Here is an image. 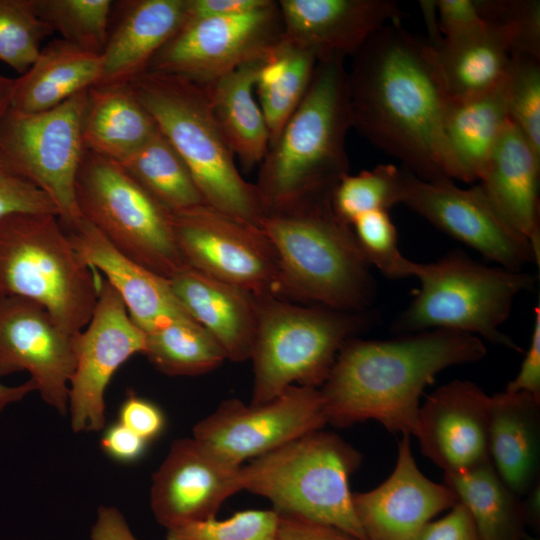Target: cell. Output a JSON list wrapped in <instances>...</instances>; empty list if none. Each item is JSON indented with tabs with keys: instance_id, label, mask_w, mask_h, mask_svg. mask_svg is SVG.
I'll return each mask as SVG.
<instances>
[{
	"instance_id": "obj_1",
	"label": "cell",
	"mask_w": 540,
	"mask_h": 540,
	"mask_svg": "<svg viewBox=\"0 0 540 540\" xmlns=\"http://www.w3.org/2000/svg\"><path fill=\"white\" fill-rule=\"evenodd\" d=\"M352 58V127L420 179L464 182L445 133L450 96L431 43L390 23Z\"/></svg>"
},
{
	"instance_id": "obj_2",
	"label": "cell",
	"mask_w": 540,
	"mask_h": 540,
	"mask_svg": "<svg viewBox=\"0 0 540 540\" xmlns=\"http://www.w3.org/2000/svg\"><path fill=\"white\" fill-rule=\"evenodd\" d=\"M482 339L427 330L388 340H349L319 388L327 424L344 428L367 420L390 433L416 435L420 398L442 370L482 360Z\"/></svg>"
},
{
	"instance_id": "obj_3",
	"label": "cell",
	"mask_w": 540,
	"mask_h": 540,
	"mask_svg": "<svg viewBox=\"0 0 540 540\" xmlns=\"http://www.w3.org/2000/svg\"><path fill=\"white\" fill-rule=\"evenodd\" d=\"M350 128L345 57L318 59L303 99L260 163L255 187L265 213L331 197L349 174Z\"/></svg>"
},
{
	"instance_id": "obj_4",
	"label": "cell",
	"mask_w": 540,
	"mask_h": 540,
	"mask_svg": "<svg viewBox=\"0 0 540 540\" xmlns=\"http://www.w3.org/2000/svg\"><path fill=\"white\" fill-rule=\"evenodd\" d=\"M332 196L267 212L259 228L277 255L280 298L368 312L375 293L371 265L352 227L332 207Z\"/></svg>"
},
{
	"instance_id": "obj_5",
	"label": "cell",
	"mask_w": 540,
	"mask_h": 540,
	"mask_svg": "<svg viewBox=\"0 0 540 540\" xmlns=\"http://www.w3.org/2000/svg\"><path fill=\"white\" fill-rule=\"evenodd\" d=\"M129 85L186 163L204 204L259 228L265 215L259 194L255 184L239 173L204 87L181 76L152 71Z\"/></svg>"
},
{
	"instance_id": "obj_6",
	"label": "cell",
	"mask_w": 540,
	"mask_h": 540,
	"mask_svg": "<svg viewBox=\"0 0 540 540\" xmlns=\"http://www.w3.org/2000/svg\"><path fill=\"white\" fill-rule=\"evenodd\" d=\"M102 279L81 260L57 215L0 218V296L39 303L62 331L75 335L92 317Z\"/></svg>"
},
{
	"instance_id": "obj_7",
	"label": "cell",
	"mask_w": 540,
	"mask_h": 540,
	"mask_svg": "<svg viewBox=\"0 0 540 540\" xmlns=\"http://www.w3.org/2000/svg\"><path fill=\"white\" fill-rule=\"evenodd\" d=\"M362 461L342 437L319 429L243 464L242 490L268 499L279 515L331 525L366 540L349 487Z\"/></svg>"
},
{
	"instance_id": "obj_8",
	"label": "cell",
	"mask_w": 540,
	"mask_h": 540,
	"mask_svg": "<svg viewBox=\"0 0 540 540\" xmlns=\"http://www.w3.org/2000/svg\"><path fill=\"white\" fill-rule=\"evenodd\" d=\"M414 277L420 289L393 322L394 333L450 330L522 351L501 326L515 299L534 286L533 274L487 266L454 250L434 262H417Z\"/></svg>"
},
{
	"instance_id": "obj_9",
	"label": "cell",
	"mask_w": 540,
	"mask_h": 540,
	"mask_svg": "<svg viewBox=\"0 0 540 540\" xmlns=\"http://www.w3.org/2000/svg\"><path fill=\"white\" fill-rule=\"evenodd\" d=\"M257 299L251 404L270 401L294 385L319 389L343 346L373 322L369 312L300 305L276 296Z\"/></svg>"
},
{
	"instance_id": "obj_10",
	"label": "cell",
	"mask_w": 540,
	"mask_h": 540,
	"mask_svg": "<svg viewBox=\"0 0 540 540\" xmlns=\"http://www.w3.org/2000/svg\"><path fill=\"white\" fill-rule=\"evenodd\" d=\"M75 196L81 216L135 262L166 279L185 265L171 212L118 162L85 150Z\"/></svg>"
},
{
	"instance_id": "obj_11",
	"label": "cell",
	"mask_w": 540,
	"mask_h": 540,
	"mask_svg": "<svg viewBox=\"0 0 540 540\" xmlns=\"http://www.w3.org/2000/svg\"><path fill=\"white\" fill-rule=\"evenodd\" d=\"M87 91L40 113L9 109L0 123V151L18 174L49 197L64 228L82 217L75 181L86 150L83 118Z\"/></svg>"
},
{
	"instance_id": "obj_12",
	"label": "cell",
	"mask_w": 540,
	"mask_h": 540,
	"mask_svg": "<svg viewBox=\"0 0 540 540\" xmlns=\"http://www.w3.org/2000/svg\"><path fill=\"white\" fill-rule=\"evenodd\" d=\"M171 223L185 265L257 297L280 298L277 255L260 228L205 204L171 212Z\"/></svg>"
},
{
	"instance_id": "obj_13",
	"label": "cell",
	"mask_w": 540,
	"mask_h": 540,
	"mask_svg": "<svg viewBox=\"0 0 540 540\" xmlns=\"http://www.w3.org/2000/svg\"><path fill=\"white\" fill-rule=\"evenodd\" d=\"M278 1L252 12L187 20L160 49L147 71L205 86L238 67L264 60L282 40Z\"/></svg>"
},
{
	"instance_id": "obj_14",
	"label": "cell",
	"mask_w": 540,
	"mask_h": 540,
	"mask_svg": "<svg viewBox=\"0 0 540 540\" xmlns=\"http://www.w3.org/2000/svg\"><path fill=\"white\" fill-rule=\"evenodd\" d=\"M327 424L319 389L290 386L261 404L223 400L193 427V438L235 465Z\"/></svg>"
},
{
	"instance_id": "obj_15",
	"label": "cell",
	"mask_w": 540,
	"mask_h": 540,
	"mask_svg": "<svg viewBox=\"0 0 540 540\" xmlns=\"http://www.w3.org/2000/svg\"><path fill=\"white\" fill-rule=\"evenodd\" d=\"M145 334L131 320L116 290L103 278L92 317L74 335L75 369L69 384L68 411L76 433L105 426L104 395L115 372L142 353Z\"/></svg>"
},
{
	"instance_id": "obj_16",
	"label": "cell",
	"mask_w": 540,
	"mask_h": 540,
	"mask_svg": "<svg viewBox=\"0 0 540 540\" xmlns=\"http://www.w3.org/2000/svg\"><path fill=\"white\" fill-rule=\"evenodd\" d=\"M402 204L500 267L522 271L530 263L539 265L530 242L503 221L479 185L464 189L452 180L427 181L404 169Z\"/></svg>"
},
{
	"instance_id": "obj_17",
	"label": "cell",
	"mask_w": 540,
	"mask_h": 540,
	"mask_svg": "<svg viewBox=\"0 0 540 540\" xmlns=\"http://www.w3.org/2000/svg\"><path fill=\"white\" fill-rule=\"evenodd\" d=\"M74 369V335L39 303L0 296V376L27 371L43 401L65 415Z\"/></svg>"
},
{
	"instance_id": "obj_18",
	"label": "cell",
	"mask_w": 540,
	"mask_h": 540,
	"mask_svg": "<svg viewBox=\"0 0 540 540\" xmlns=\"http://www.w3.org/2000/svg\"><path fill=\"white\" fill-rule=\"evenodd\" d=\"M241 467L193 437L175 440L152 476L155 519L168 530L216 518L223 503L242 491Z\"/></svg>"
},
{
	"instance_id": "obj_19",
	"label": "cell",
	"mask_w": 540,
	"mask_h": 540,
	"mask_svg": "<svg viewBox=\"0 0 540 540\" xmlns=\"http://www.w3.org/2000/svg\"><path fill=\"white\" fill-rule=\"evenodd\" d=\"M352 502L366 540H414L434 516L458 503L445 484L421 472L408 434L398 443L391 474L377 487L353 493Z\"/></svg>"
},
{
	"instance_id": "obj_20",
	"label": "cell",
	"mask_w": 540,
	"mask_h": 540,
	"mask_svg": "<svg viewBox=\"0 0 540 540\" xmlns=\"http://www.w3.org/2000/svg\"><path fill=\"white\" fill-rule=\"evenodd\" d=\"M490 396L472 381L437 388L419 409L416 437L424 456L444 473L489 460Z\"/></svg>"
},
{
	"instance_id": "obj_21",
	"label": "cell",
	"mask_w": 540,
	"mask_h": 540,
	"mask_svg": "<svg viewBox=\"0 0 540 540\" xmlns=\"http://www.w3.org/2000/svg\"><path fill=\"white\" fill-rule=\"evenodd\" d=\"M282 38L318 59L353 56L379 29L399 22L389 0H279Z\"/></svg>"
},
{
	"instance_id": "obj_22",
	"label": "cell",
	"mask_w": 540,
	"mask_h": 540,
	"mask_svg": "<svg viewBox=\"0 0 540 540\" xmlns=\"http://www.w3.org/2000/svg\"><path fill=\"white\" fill-rule=\"evenodd\" d=\"M64 229L81 260L105 276L144 333L169 317L187 313L168 279L121 253L85 218Z\"/></svg>"
},
{
	"instance_id": "obj_23",
	"label": "cell",
	"mask_w": 540,
	"mask_h": 540,
	"mask_svg": "<svg viewBox=\"0 0 540 540\" xmlns=\"http://www.w3.org/2000/svg\"><path fill=\"white\" fill-rule=\"evenodd\" d=\"M168 280L183 309L215 338L228 360H250L258 322L257 296L187 265Z\"/></svg>"
},
{
	"instance_id": "obj_24",
	"label": "cell",
	"mask_w": 540,
	"mask_h": 540,
	"mask_svg": "<svg viewBox=\"0 0 540 540\" xmlns=\"http://www.w3.org/2000/svg\"><path fill=\"white\" fill-rule=\"evenodd\" d=\"M539 180L540 156L509 121L478 185L496 213L540 256Z\"/></svg>"
},
{
	"instance_id": "obj_25",
	"label": "cell",
	"mask_w": 540,
	"mask_h": 540,
	"mask_svg": "<svg viewBox=\"0 0 540 540\" xmlns=\"http://www.w3.org/2000/svg\"><path fill=\"white\" fill-rule=\"evenodd\" d=\"M121 7L100 54L101 73L95 86L126 85L146 72L186 21V0H132Z\"/></svg>"
},
{
	"instance_id": "obj_26",
	"label": "cell",
	"mask_w": 540,
	"mask_h": 540,
	"mask_svg": "<svg viewBox=\"0 0 540 540\" xmlns=\"http://www.w3.org/2000/svg\"><path fill=\"white\" fill-rule=\"evenodd\" d=\"M488 454L518 496H526L539 484L540 399L525 392L490 396Z\"/></svg>"
},
{
	"instance_id": "obj_27",
	"label": "cell",
	"mask_w": 540,
	"mask_h": 540,
	"mask_svg": "<svg viewBox=\"0 0 540 540\" xmlns=\"http://www.w3.org/2000/svg\"><path fill=\"white\" fill-rule=\"evenodd\" d=\"M100 73V55L56 39L15 79L10 109L23 114L50 110L97 85Z\"/></svg>"
},
{
	"instance_id": "obj_28",
	"label": "cell",
	"mask_w": 540,
	"mask_h": 540,
	"mask_svg": "<svg viewBox=\"0 0 540 540\" xmlns=\"http://www.w3.org/2000/svg\"><path fill=\"white\" fill-rule=\"evenodd\" d=\"M263 60L244 64L203 86L214 119L233 155L244 169L260 165L270 144L254 89Z\"/></svg>"
},
{
	"instance_id": "obj_29",
	"label": "cell",
	"mask_w": 540,
	"mask_h": 540,
	"mask_svg": "<svg viewBox=\"0 0 540 540\" xmlns=\"http://www.w3.org/2000/svg\"><path fill=\"white\" fill-rule=\"evenodd\" d=\"M157 130L156 122L129 84L88 89L83 118L86 150L120 163Z\"/></svg>"
},
{
	"instance_id": "obj_30",
	"label": "cell",
	"mask_w": 540,
	"mask_h": 540,
	"mask_svg": "<svg viewBox=\"0 0 540 540\" xmlns=\"http://www.w3.org/2000/svg\"><path fill=\"white\" fill-rule=\"evenodd\" d=\"M431 45L450 98L489 91L507 78L511 44L507 32L497 24L488 22L479 31L441 38Z\"/></svg>"
},
{
	"instance_id": "obj_31",
	"label": "cell",
	"mask_w": 540,
	"mask_h": 540,
	"mask_svg": "<svg viewBox=\"0 0 540 540\" xmlns=\"http://www.w3.org/2000/svg\"><path fill=\"white\" fill-rule=\"evenodd\" d=\"M509 121L507 78L489 91L449 99L445 133L465 183L479 180Z\"/></svg>"
},
{
	"instance_id": "obj_32",
	"label": "cell",
	"mask_w": 540,
	"mask_h": 540,
	"mask_svg": "<svg viewBox=\"0 0 540 540\" xmlns=\"http://www.w3.org/2000/svg\"><path fill=\"white\" fill-rule=\"evenodd\" d=\"M462 504L481 540H524L523 502L502 480L490 459L474 467L444 473V483Z\"/></svg>"
},
{
	"instance_id": "obj_33",
	"label": "cell",
	"mask_w": 540,
	"mask_h": 540,
	"mask_svg": "<svg viewBox=\"0 0 540 540\" xmlns=\"http://www.w3.org/2000/svg\"><path fill=\"white\" fill-rule=\"evenodd\" d=\"M144 334L143 354L169 376L206 374L227 359L215 338L187 313L169 317Z\"/></svg>"
},
{
	"instance_id": "obj_34",
	"label": "cell",
	"mask_w": 540,
	"mask_h": 540,
	"mask_svg": "<svg viewBox=\"0 0 540 540\" xmlns=\"http://www.w3.org/2000/svg\"><path fill=\"white\" fill-rule=\"evenodd\" d=\"M316 64L314 53L283 38L263 60L255 89L269 130V146L303 99Z\"/></svg>"
},
{
	"instance_id": "obj_35",
	"label": "cell",
	"mask_w": 540,
	"mask_h": 540,
	"mask_svg": "<svg viewBox=\"0 0 540 540\" xmlns=\"http://www.w3.org/2000/svg\"><path fill=\"white\" fill-rule=\"evenodd\" d=\"M119 164L169 212L204 204L189 168L159 129Z\"/></svg>"
},
{
	"instance_id": "obj_36",
	"label": "cell",
	"mask_w": 540,
	"mask_h": 540,
	"mask_svg": "<svg viewBox=\"0 0 540 540\" xmlns=\"http://www.w3.org/2000/svg\"><path fill=\"white\" fill-rule=\"evenodd\" d=\"M36 15L62 40L100 55L109 35L110 0H31Z\"/></svg>"
},
{
	"instance_id": "obj_37",
	"label": "cell",
	"mask_w": 540,
	"mask_h": 540,
	"mask_svg": "<svg viewBox=\"0 0 540 540\" xmlns=\"http://www.w3.org/2000/svg\"><path fill=\"white\" fill-rule=\"evenodd\" d=\"M404 169L392 164H381L357 175L342 177L332 194V207L346 224L361 215L385 210L402 203Z\"/></svg>"
},
{
	"instance_id": "obj_38",
	"label": "cell",
	"mask_w": 540,
	"mask_h": 540,
	"mask_svg": "<svg viewBox=\"0 0 540 540\" xmlns=\"http://www.w3.org/2000/svg\"><path fill=\"white\" fill-rule=\"evenodd\" d=\"M51 33L31 0H0V60L19 74L35 62L42 40Z\"/></svg>"
},
{
	"instance_id": "obj_39",
	"label": "cell",
	"mask_w": 540,
	"mask_h": 540,
	"mask_svg": "<svg viewBox=\"0 0 540 540\" xmlns=\"http://www.w3.org/2000/svg\"><path fill=\"white\" fill-rule=\"evenodd\" d=\"M507 103L510 121L540 156V59L511 55Z\"/></svg>"
},
{
	"instance_id": "obj_40",
	"label": "cell",
	"mask_w": 540,
	"mask_h": 540,
	"mask_svg": "<svg viewBox=\"0 0 540 540\" xmlns=\"http://www.w3.org/2000/svg\"><path fill=\"white\" fill-rule=\"evenodd\" d=\"M368 263L385 277L402 279L415 274L417 262L407 259L388 211L377 210L359 216L351 225Z\"/></svg>"
},
{
	"instance_id": "obj_41",
	"label": "cell",
	"mask_w": 540,
	"mask_h": 540,
	"mask_svg": "<svg viewBox=\"0 0 540 540\" xmlns=\"http://www.w3.org/2000/svg\"><path fill=\"white\" fill-rule=\"evenodd\" d=\"M278 528L279 515L273 509H252L168 529L166 540H279Z\"/></svg>"
},
{
	"instance_id": "obj_42",
	"label": "cell",
	"mask_w": 540,
	"mask_h": 540,
	"mask_svg": "<svg viewBox=\"0 0 540 540\" xmlns=\"http://www.w3.org/2000/svg\"><path fill=\"white\" fill-rule=\"evenodd\" d=\"M488 22L501 26L508 34L511 55L540 59V2L538 0L477 1Z\"/></svg>"
},
{
	"instance_id": "obj_43",
	"label": "cell",
	"mask_w": 540,
	"mask_h": 540,
	"mask_svg": "<svg viewBox=\"0 0 540 540\" xmlns=\"http://www.w3.org/2000/svg\"><path fill=\"white\" fill-rule=\"evenodd\" d=\"M15 213H52L58 216L49 197L18 174L0 151V218Z\"/></svg>"
},
{
	"instance_id": "obj_44",
	"label": "cell",
	"mask_w": 540,
	"mask_h": 540,
	"mask_svg": "<svg viewBox=\"0 0 540 540\" xmlns=\"http://www.w3.org/2000/svg\"><path fill=\"white\" fill-rule=\"evenodd\" d=\"M438 28L442 38H452L479 31L488 22L481 15L475 0L434 1Z\"/></svg>"
},
{
	"instance_id": "obj_45",
	"label": "cell",
	"mask_w": 540,
	"mask_h": 540,
	"mask_svg": "<svg viewBox=\"0 0 540 540\" xmlns=\"http://www.w3.org/2000/svg\"><path fill=\"white\" fill-rule=\"evenodd\" d=\"M118 421L146 442L157 439L166 426V418L161 408L134 394L121 404Z\"/></svg>"
},
{
	"instance_id": "obj_46",
	"label": "cell",
	"mask_w": 540,
	"mask_h": 540,
	"mask_svg": "<svg viewBox=\"0 0 540 540\" xmlns=\"http://www.w3.org/2000/svg\"><path fill=\"white\" fill-rule=\"evenodd\" d=\"M414 540H481L467 509L456 503L448 514L428 522Z\"/></svg>"
},
{
	"instance_id": "obj_47",
	"label": "cell",
	"mask_w": 540,
	"mask_h": 540,
	"mask_svg": "<svg viewBox=\"0 0 540 540\" xmlns=\"http://www.w3.org/2000/svg\"><path fill=\"white\" fill-rule=\"evenodd\" d=\"M505 391L510 393L525 392L540 399V306L534 307V322L529 348L522 361L520 370L510 381Z\"/></svg>"
},
{
	"instance_id": "obj_48",
	"label": "cell",
	"mask_w": 540,
	"mask_h": 540,
	"mask_svg": "<svg viewBox=\"0 0 540 540\" xmlns=\"http://www.w3.org/2000/svg\"><path fill=\"white\" fill-rule=\"evenodd\" d=\"M147 444L119 421L109 425L100 440V446L107 456L120 463H133L141 459Z\"/></svg>"
},
{
	"instance_id": "obj_49",
	"label": "cell",
	"mask_w": 540,
	"mask_h": 540,
	"mask_svg": "<svg viewBox=\"0 0 540 540\" xmlns=\"http://www.w3.org/2000/svg\"><path fill=\"white\" fill-rule=\"evenodd\" d=\"M278 536L279 540H359L334 526L289 515H279Z\"/></svg>"
},
{
	"instance_id": "obj_50",
	"label": "cell",
	"mask_w": 540,
	"mask_h": 540,
	"mask_svg": "<svg viewBox=\"0 0 540 540\" xmlns=\"http://www.w3.org/2000/svg\"><path fill=\"white\" fill-rule=\"evenodd\" d=\"M270 2L271 0H186V21L248 13Z\"/></svg>"
},
{
	"instance_id": "obj_51",
	"label": "cell",
	"mask_w": 540,
	"mask_h": 540,
	"mask_svg": "<svg viewBox=\"0 0 540 540\" xmlns=\"http://www.w3.org/2000/svg\"><path fill=\"white\" fill-rule=\"evenodd\" d=\"M92 540H138L115 507L101 506L91 531Z\"/></svg>"
},
{
	"instance_id": "obj_52",
	"label": "cell",
	"mask_w": 540,
	"mask_h": 540,
	"mask_svg": "<svg viewBox=\"0 0 540 540\" xmlns=\"http://www.w3.org/2000/svg\"><path fill=\"white\" fill-rule=\"evenodd\" d=\"M33 391H37V387L31 379L16 386H6L0 382V415L9 404L22 400Z\"/></svg>"
},
{
	"instance_id": "obj_53",
	"label": "cell",
	"mask_w": 540,
	"mask_h": 540,
	"mask_svg": "<svg viewBox=\"0 0 540 540\" xmlns=\"http://www.w3.org/2000/svg\"><path fill=\"white\" fill-rule=\"evenodd\" d=\"M15 79L0 75V123L11 107Z\"/></svg>"
}]
</instances>
